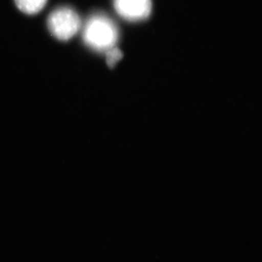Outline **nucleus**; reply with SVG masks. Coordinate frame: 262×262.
<instances>
[{"instance_id":"nucleus-5","label":"nucleus","mask_w":262,"mask_h":262,"mask_svg":"<svg viewBox=\"0 0 262 262\" xmlns=\"http://www.w3.org/2000/svg\"><path fill=\"white\" fill-rule=\"evenodd\" d=\"M106 63L108 67H114L118 63L122 57H123V53L118 48L115 47L107 50L106 52Z\"/></svg>"},{"instance_id":"nucleus-1","label":"nucleus","mask_w":262,"mask_h":262,"mask_svg":"<svg viewBox=\"0 0 262 262\" xmlns=\"http://www.w3.org/2000/svg\"><path fill=\"white\" fill-rule=\"evenodd\" d=\"M85 45L99 52L116 46L119 38L117 24L104 14H95L89 18L82 29Z\"/></svg>"},{"instance_id":"nucleus-2","label":"nucleus","mask_w":262,"mask_h":262,"mask_svg":"<svg viewBox=\"0 0 262 262\" xmlns=\"http://www.w3.org/2000/svg\"><path fill=\"white\" fill-rule=\"evenodd\" d=\"M47 25L50 33L55 38L67 41L79 32L82 28V20L72 8L59 7L50 13Z\"/></svg>"},{"instance_id":"nucleus-3","label":"nucleus","mask_w":262,"mask_h":262,"mask_svg":"<svg viewBox=\"0 0 262 262\" xmlns=\"http://www.w3.org/2000/svg\"><path fill=\"white\" fill-rule=\"evenodd\" d=\"M114 8L117 14L125 20L139 21L150 15L151 0H114Z\"/></svg>"},{"instance_id":"nucleus-4","label":"nucleus","mask_w":262,"mask_h":262,"mask_svg":"<svg viewBox=\"0 0 262 262\" xmlns=\"http://www.w3.org/2000/svg\"><path fill=\"white\" fill-rule=\"evenodd\" d=\"M48 0H15V5L21 12L35 15L45 8Z\"/></svg>"}]
</instances>
